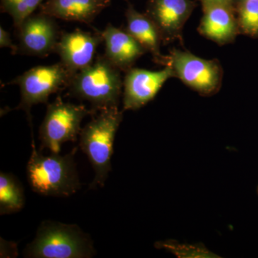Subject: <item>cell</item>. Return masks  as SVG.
<instances>
[{"label": "cell", "instance_id": "3", "mask_svg": "<svg viewBox=\"0 0 258 258\" xmlns=\"http://www.w3.org/2000/svg\"><path fill=\"white\" fill-rule=\"evenodd\" d=\"M123 120V111L118 107L108 108L93 115L81 130L79 147L87 155L95 176L90 189L103 187L111 171L115 137Z\"/></svg>", "mask_w": 258, "mask_h": 258}, {"label": "cell", "instance_id": "23", "mask_svg": "<svg viewBox=\"0 0 258 258\" xmlns=\"http://www.w3.org/2000/svg\"><path fill=\"white\" fill-rule=\"evenodd\" d=\"M237 1H238L239 3H240V2L246 1V0H237Z\"/></svg>", "mask_w": 258, "mask_h": 258}, {"label": "cell", "instance_id": "20", "mask_svg": "<svg viewBox=\"0 0 258 258\" xmlns=\"http://www.w3.org/2000/svg\"><path fill=\"white\" fill-rule=\"evenodd\" d=\"M0 47L2 48H10L13 54L18 52V45L13 43L10 34L3 26H0Z\"/></svg>", "mask_w": 258, "mask_h": 258}, {"label": "cell", "instance_id": "12", "mask_svg": "<svg viewBox=\"0 0 258 258\" xmlns=\"http://www.w3.org/2000/svg\"><path fill=\"white\" fill-rule=\"evenodd\" d=\"M107 59L121 71L132 69L136 61L147 52L125 30L108 24L101 32Z\"/></svg>", "mask_w": 258, "mask_h": 258}, {"label": "cell", "instance_id": "18", "mask_svg": "<svg viewBox=\"0 0 258 258\" xmlns=\"http://www.w3.org/2000/svg\"><path fill=\"white\" fill-rule=\"evenodd\" d=\"M239 29L250 36H258V0L240 2L237 7Z\"/></svg>", "mask_w": 258, "mask_h": 258}, {"label": "cell", "instance_id": "16", "mask_svg": "<svg viewBox=\"0 0 258 258\" xmlns=\"http://www.w3.org/2000/svg\"><path fill=\"white\" fill-rule=\"evenodd\" d=\"M25 204L23 185L10 173L0 174V215L20 212Z\"/></svg>", "mask_w": 258, "mask_h": 258}, {"label": "cell", "instance_id": "8", "mask_svg": "<svg viewBox=\"0 0 258 258\" xmlns=\"http://www.w3.org/2000/svg\"><path fill=\"white\" fill-rule=\"evenodd\" d=\"M175 77L170 66L159 71L132 68L123 80V111L139 109L152 101L168 80Z\"/></svg>", "mask_w": 258, "mask_h": 258}, {"label": "cell", "instance_id": "15", "mask_svg": "<svg viewBox=\"0 0 258 258\" xmlns=\"http://www.w3.org/2000/svg\"><path fill=\"white\" fill-rule=\"evenodd\" d=\"M125 30L160 63L164 56L161 55L160 45L162 41L160 32L152 18L145 13H139L132 4L125 10Z\"/></svg>", "mask_w": 258, "mask_h": 258}, {"label": "cell", "instance_id": "7", "mask_svg": "<svg viewBox=\"0 0 258 258\" xmlns=\"http://www.w3.org/2000/svg\"><path fill=\"white\" fill-rule=\"evenodd\" d=\"M160 63L170 66L175 77L204 96L216 93L221 86L222 70L216 60H205L189 51L174 49Z\"/></svg>", "mask_w": 258, "mask_h": 258}, {"label": "cell", "instance_id": "21", "mask_svg": "<svg viewBox=\"0 0 258 258\" xmlns=\"http://www.w3.org/2000/svg\"><path fill=\"white\" fill-rule=\"evenodd\" d=\"M1 257H15L18 256V248L15 242H8L1 238Z\"/></svg>", "mask_w": 258, "mask_h": 258}, {"label": "cell", "instance_id": "19", "mask_svg": "<svg viewBox=\"0 0 258 258\" xmlns=\"http://www.w3.org/2000/svg\"><path fill=\"white\" fill-rule=\"evenodd\" d=\"M157 248H164L171 251L176 255H181V257H210L211 252H209L205 247H200L199 246L181 245L176 244L171 241L167 242H159L155 244Z\"/></svg>", "mask_w": 258, "mask_h": 258}, {"label": "cell", "instance_id": "24", "mask_svg": "<svg viewBox=\"0 0 258 258\" xmlns=\"http://www.w3.org/2000/svg\"><path fill=\"white\" fill-rule=\"evenodd\" d=\"M257 194H258V187H257Z\"/></svg>", "mask_w": 258, "mask_h": 258}, {"label": "cell", "instance_id": "4", "mask_svg": "<svg viewBox=\"0 0 258 258\" xmlns=\"http://www.w3.org/2000/svg\"><path fill=\"white\" fill-rule=\"evenodd\" d=\"M93 242L79 226L45 220L33 241L24 250L25 257L90 258L96 255Z\"/></svg>", "mask_w": 258, "mask_h": 258}, {"label": "cell", "instance_id": "6", "mask_svg": "<svg viewBox=\"0 0 258 258\" xmlns=\"http://www.w3.org/2000/svg\"><path fill=\"white\" fill-rule=\"evenodd\" d=\"M73 75L62 64L40 66L25 71L8 84L20 87V102L16 109L25 112L31 125V108L35 105L47 104L51 95L69 87Z\"/></svg>", "mask_w": 258, "mask_h": 258}, {"label": "cell", "instance_id": "2", "mask_svg": "<svg viewBox=\"0 0 258 258\" xmlns=\"http://www.w3.org/2000/svg\"><path fill=\"white\" fill-rule=\"evenodd\" d=\"M121 72L106 56L98 55L90 66L74 75L68 87L70 95L89 103L95 114L118 107L123 94Z\"/></svg>", "mask_w": 258, "mask_h": 258}, {"label": "cell", "instance_id": "14", "mask_svg": "<svg viewBox=\"0 0 258 258\" xmlns=\"http://www.w3.org/2000/svg\"><path fill=\"white\" fill-rule=\"evenodd\" d=\"M111 0H45L40 13L64 21L91 24Z\"/></svg>", "mask_w": 258, "mask_h": 258}, {"label": "cell", "instance_id": "5", "mask_svg": "<svg viewBox=\"0 0 258 258\" xmlns=\"http://www.w3.org/2000/svg\"><path fill=\"white\" fill-rule=\"evenodd\" d=\"M91 109L83 104L64 101L60 96L47 106L45 118L40 127V151L47 149L53 154H60L62 144L75 142L80 137L81 123Z\"/></svg>", "mask_w": 258, "mask_h": 258}, {"label": "cell", "instance_id": "9", "mask_svg": "<svg viewBox=\"0 0 258 258\" xmlns=\"http://www.w3.org/2000/svg\"><path fill=\"white\" fill-rule=\"evenodd\" d=\"M18 30V52L38 57H47L55 52L60 37L55 18L42 13L32 14Z\"/></svg>", "mask_w": 258, "mask_h": 258}, {"label": "cell", "instance_id": "11", "mask_svg": "<svg viewBox=\"0 0 258 258\" xmlns=\"http://www.w3.org/2000/svg\"><path fill=\"white\" fill-rule=\"evenodd\" d=\"M195 8L191 0H149L147 14L157 25L162 41L167 42L181 37Z\"/></svg>", "mask_w": 258, "mask_h": 258}, {"label": "cell", "instance_id": "13", "mask_svg": "<svg viewBox=\"0 0 258 258\" xmlns=\"http://www.w3.org/2000/svg\"><path fill=\"white\" fill-rule=\"evenodd\" d=\"M203 16L199 32L204 37L220 45L230 43L238 33L237 19L232 5H203Z\"/></svg>", "mask_w": 258, "mask_h": 258}, {"label": "cell", "instance_id": "17", "mask_svg": "<svg viewBox=\"0 0 258 258\" xmlns=\"http://www.w3.org/2000/svg\"><path fill=\"white\" fill-rule=\"evenodd\" d=\"M45 0H1V8L4 13L13 18L14 26L18 29L25 19L40 8Z\"/></svg>", "mask_w": 258, "mask_h": 258}, {"label": "cell", "instance_id": "1", "mask_svg": "<svg viewBox=\"0 0 258 258\" xmlns=\"http://www.w3.org/2000/svg\"><path fill=\"white\" fill-rule=\"evenodd\" d=\"M77 148L64 156H45L37 150L32 136V153L27 164V178L32 191L42 196L70 197L81 187L75 162Z\"/></svg>", "mask_w": 258, "mask_h": 258}, {"label": "cell", "instance_id": "10", "mask_svg": "<svg viewBox=\"0 0 258 258\" xmlns=\"http://www.w3.org/2000/svg\"><path fill=\"white\" fill-rule=\"evenodd\" d=\"M102 42L101 32L94 34L78 29L60 35L55 52L60 57V62L74 76L92 63Z\"/></svg>", "mask_w": 258, "mask_h": 258}, {"label": "cell", "instance_id": "22", "mask_svg": "<svg viewBox=\"0 0 258 258\" xmlns=\"http://www.w3.org/2000/svg\"><path fill=\"white\" fill-rule=\"evenodd\" d=\"M203 5L211 4H222L233 6L235 0H200Z\"/></svg>", "mask_w": 258, "mask_h": 258}]
</instances>
